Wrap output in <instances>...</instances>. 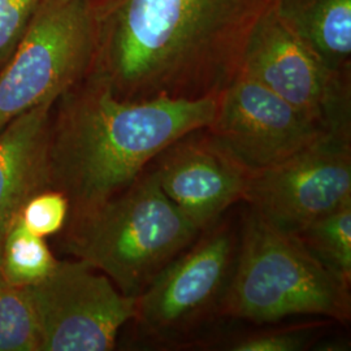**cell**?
<instances>
[{
  "label": "cell",
  "instance_id": "1",
  "mask_svg": "<svg viewBox=\"0 0 351 351\" xmlns=\"http://www.w3.org/2000/svg\"><path fill=\"white\" fill-rule=\"evenodd\" d=\"M277 0H88L90 72L125 101L217 97Z\"/></svg>",
  "mask_w": 351,
  "mask_h": 351
},
{
  "label": "cell",
  "instance_id": "2",
  "mask_svg": "<svg viewBox=\"0 0 351 351\" xmlns=\"http://www.w3.org/2000/svg\"><path fill=\"white\" fill-rule=\"evenodd\" d=\"M56 104L49 137L50 188L68 198L71 223L125 190L177 139L211 125L219 95L125 101L90 72Z\"/></svg>",
  "mask_w": 351,
  "mask_h": 351
},
{
  "label": "cell",
  "instance_id": "3",
  "mask_svg": "<svg viewBox=\"0 0 351 351\" xmlns=\"http://www.w3.org/2000/svg\"><path fill=\"white\" fill-rule=\"evenodd\" d=\"M66 224L71 254L133 298L201 233L164 194L152 169L95 211Z\"/></svg>",
  "mask_w": 351,
  "mask_h": 351
},
{
  "label": "cell",
  "instance_id": "4",
  "mask_svg": "<svg viewBox=\"0 0 351 351\" xmlns=\"http://www.w3.org/2000/svg\"><path fill=\"white\" fill-rule=\"evenodd\" d=\"M350 284L320 263L301 239L250 208L219 313L254 323L289 316L350 317Z\"/></svg>",
  "mask_w": 351,
  "mask_h": 351
},
{
  "label": "cell",
  "instance_id": "5",
  "mask_svg": "<svg viewBox=\"0 0 351 351\" xmlns=\"http://www.w3.org/2000/svg\"><path fill=\"white\" fill-rule=\"evenodd\" d=\"M94 55L88 0H43L0 71V130L21 113L59 101L90 73Z\"/></svg>",
  "mask_w": 351,
  "mask_h": 351
},
{
  "label": "cell",
  "instance_id": "6",
  "mask_svg": "<svg viewBox=\"0 0 351 351\" xmlns=\"http://www.w3.org/2000/svg\"><path fill=\"white\" fill-rule=\"evenodd\" d=\"M350 132H330L280 163L250 171L243 199L271 224L298 234L351 203Z\"/></svg>",
  "mask_w": 351,
  "mask_h": 351
},
{
  "label": "cell",
  "instance_id": "7",
  "mask_svg": "<svg viewBox=\"0 0 351 351\" xmlns=\"http://www.w3.org/2000/svg\"><path fill=\"white\" fill-rule=\"evenodd\" d=\"M26 289L37 314L40 351L112 350L119 330L136 315V298L82 261L59 262Z\"/></svg>",
  "mask_w": 351,
  "mask_h": 351
},
{
  "label": "cell",
  "instance_id": "8",
  "mask_svg": "<svg viewBox=\"0 0 351 351\" xmlns=\"http://www.w3.org/2000/svg\"><path fill=\"white\" fill-rule=\"evenodd\" d=\"M251 75L329 132H350V72L328 68L277 14L255 26L241 60Z\"/></svg>",
  "mask_w": 351,
  "mask_h": 351
},
{
  "label": "cell",
  "instance_id": "9",
  "mask_svg": "<svg viewBox=\"0 0 351 351\" xmlns=\"http://www.w3.org/2000/svg\"><path fill=\"white\" fill-rule=\"evenodd\" d=\"M181 252L136 298L142 328L156 337L190 330L203 317L219 313L236 263L239 237L229 226H213Z\"/></svg>",
  "mask_w": 351,
  "mask_h": 351
},
{
  "label": "cell",
  "instance_id": "10",
  "mask_svg": "<svg viewBox=\"0 0 351 351\" xmlns=\"http://www.w3.org/2000/svg\"><path fill=\"white\" fill-rule=\"evenodd\" d=\"M207 130L249 171L280 163L330 133L241 71L219 95Z\"/></svg>",
  "mask_w": 351,
  "mask_h": 351
},
{
  "label": "cell",
  "instance_id": "11",
  "mask_svg": "<svg viewBox=\"0 0 351 351\" xmlns=\"http://www.w3.org/2000/svg\"><path fill=\"white\" fill-rule=\"evenodd\" d=\"M152 162L164 194L201 232L243 199L250 173L207 128L177 139Z\"/></svg>",
  "mask_w": 351,
  "mask_h": 351
},
{
  "label": "cell",
  "instance_id": "12",
  "mask_svg": "<svg viewBox=\"0 0 351 351\" xmlns=\"http://www.w3.org/2000/svg\"><path fill=\"white\" fill-rule=\"evenodd\" d=\"M55 103L21 113L0 130V255L25 202L50 188L49 137Z\"/></svg>",
  "mask_w": 351,
  "mask_h": 351
},
{
  "label": "cell",
  "instance_id": "13",
  "mask_svg": "<svg viewBox=\"0 0 351 351\" xmlns=\"http://www.w3.org/2000/svg\"><path fill=\"white\" fill-rule=\"evenodd\" d=\"M280 19L336 72H350L351 0H277Z\"/></svg>",
  "mask_w": 351,
  "mask_h": 351
},
{
  "label": "cell",
  "instance_id": "14",
  "mask_svg": "<svg viewBox=\"0 0 351 351\" xmlns=\"http://www.w3.org/2000/svg\"><path fill=\"white\" fill-rule=\"evenodd\" d=\"M58 263L45 239L29 230L17 215L3 242L0 276L16 285L30 287L49 276Z\"/></svg>",
  "mask_w": 351,
  "mask_h": 351
},
{
  "label": "cell",
  "instance_id": "15",
  "mask_svg": "<svg viewBox=\"0 0 351 351\" xmlns=\"http://www.w3.org/2000/svg\"><path fill=\"white\" fill-rule=\"evenodd\" d=\"M297 236L320 263L350 284L351 203L315 220Z\"/></svg>",
  "mask_w": 351,
  "mask_h": 351
},
{
  "label": "cell",
  "instance_id": "16",
  "mask_svg": "<svg viewBox=\"0 0 351 351\" xmlns=\"http://www.w3.org/2000/svg\"><path fill=\"white\" fill-rule=\"evenodd\" d=\"M0 351H40L37 314L27 289L1 276Z\"/></svg>",
  "mask_w": 351,
  "mask_h": 351
},
{
  "label": "cell",
  "instance_id": "17",
  "mask_svg": "<svg viewBox=\"0 0 351 351\" xmlns=\"http://www.w3.org/2000/svg\"><path fill=\"white\" fill-rule=\"evenodd\" d=\"M69 208V201L62 191L45 189L25 202L19 216L29 230L45 239L66 226Z\"/></svg>",
  "mask_w": 351,
  "mask_h": 351
},
{
  "label": "cell",
  "instance_id": "18",
  "mask_svg": "<svg viewBox=\"0 0 351 351\" xmlns=\"http://www.w3.org/2000/svg\"><path fill=\"white\" fill-rule=\"evenodd\" d=\"M43 0H0V66L8 62Z\"/></svg>",
  "mask_w": 351,
  "mask_h": 351
},
{
  "label": "cell",
  "instance_id": "19",
  "mask_svg": "<svg viewBox=\"0 0 351 351\" xmlns=\"http://www.w3.org/2000/svg\"><path fill=\"white\" fill-rule=\"evenodd\" d=\"M306 335L301 332H271L241 339L234 351H297L303 349Z\"/></svg>",
  "mask_w": 351,
  "mask_h": 351
}]
</instances>
